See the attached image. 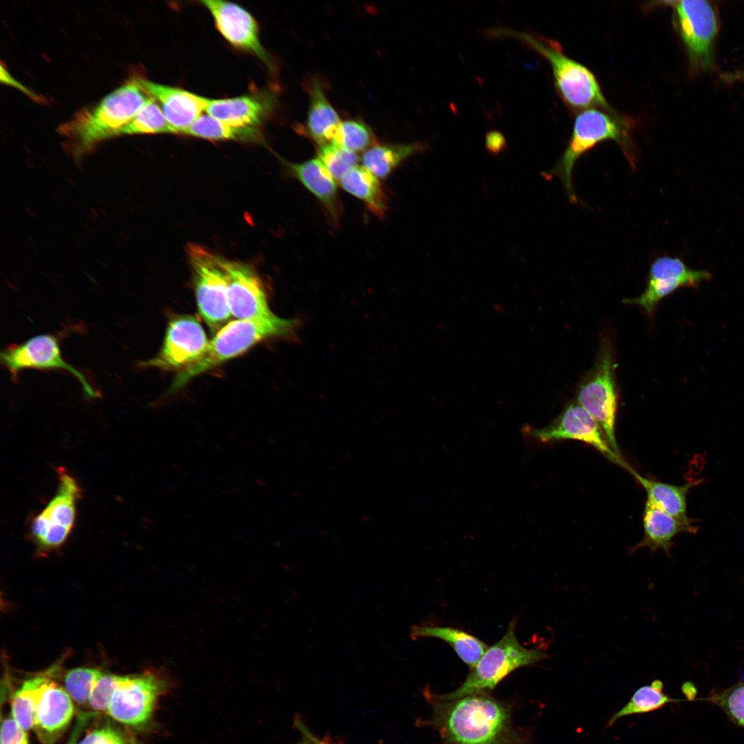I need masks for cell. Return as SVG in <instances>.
<instances>
[{"label": "cell", "instance_id": "obj_1", "mask_svg": "<svg viewBox=\"0 0 744 744\" xmlns=\"http://www.w3.org/2000/svg\"><path fill=\"white\" fill-rule=\"evenodd\" d=\"M489 694L444 700L425 688L432 714L417 723L433 728L444 744H528L529 733L513 723L512 705Z\"/></svg>", "mask_w": 744, "mask_h": 744}, {"label": "cell", "instance_id": "obj_2", "mask_svg": "<svg viewBox=\"0 0 744 744\" xmlns=\"http://www.w3.org/2000/svg\"><path fill=\"white\" fill-rule=\"evenodd\" d=\"M490 34L519 39L546 59L552 68L557 93L572 111L579 112L591 108L614 111L604 96L595 74L567 56L557 41L536 33L506 28L493 29Z\"/></svg>", "mask_w": 744, "mask_h": 744}, {"label": "cell", "instance_id": "obj_3", "mask_svg": "<svg viewBox=\"0 0 744 744\" xmlns=\"http://www.w3.org/2000/svg\"><path fill=\"white\" fill-rule=\"evenodd\" d=\"M149 98L132 78L97 104L79 111L58 131L77 149H88L103 140L118 136Z\"/></svg>", "mask_w": 744, "mask_h": 744}, {"label": "cell", "instance_id": "obj_4", "mask_svg": "<svg viewBox=\"0 0 744 744\" xmlns=\"http://www.w3.org/2000/svg\"><path fill=\"white\" fill-rule=\"evenodd\" d=\"M630 122L616 111L591 108L577 112L572 132L557 163L544 176L560 179L572 203H577L572 174L579 158L597 145L608 140L616 141L630 165H635L636 154L630 137Z\"/></svg>", "mask_w": 744, "mask_h": 744}, {"label": "cell", "instance_id": "obj_5", "mask_svg": "<svg viewBox=\"0 0 744 744\" xmlns=\"http://www.w3.org/2000/svg\"><path fill=\"white\" fill-rule=\"evenodd\" d=\"M296 324L295 320L280 318L275 314L227 323L209 342L201 358L178 373L170 391H177L197 375L238 356L261 341L290 335Z\"/></svg>", "mask_w": 744, "mask_h": 744}, {"label": "cell", "instance_id": "obj_6", "mask_svg": "<svg viewBox=\"0 0 744 744\" xmlns=\"http://www.w3.org/2000/svg\"><path fill=\"white\" fill-rule=\"evenodd\" d=\"M516 623V619L510 622L504 635L488 648L457 689L448 694H435L436 696L449 700L473 694L490 693L517 669L548 659V654L543 650L527 648L519 642L515 634Z\"/></svg>", "mask_w": 744, "mask_h": 744}, {"label": "cell", "instance_id": "obj_7", "mask_svg": "<svg viewBox=\"0 0 744 744\" xmlns=\"http://www.w3.org/2000/svg\"><path fill=\"white\" fill-rule=\"evenodd\" d=\"M187 256L199 313L211 331L230 318L225 258L200 245L190 244Z\"/></svg>", "mask_w": 744, "mask_h": 744}, {"label": "cell", "instance_id": "obj_8", "mask_svg": "<svg viewBox=\"0 0 744 744\" xmlns=\"http://www.w3.org/2000/svg\"><path fill=\"white\" fill-rule=\"evenodd\" d=\"M576 401L595 420L613 451L621 456L614 432L617 391L609 341H603L595 364L579 385Z\"/></svg>", "mask_w": 744, "mask_h": 744}, {"label": "cell", "instance_id": "obj_9", "mask_svg": "<svg viewBox=\"0 0 744 744\" xmlns=\"http://www.w3.org/2000/svg\"><path fill=\"white\" fill-rule=\"evenodd\" d=\"M169 687V679L160 672L121 675L106 714L126 727L136 730L148 729L159 698Z\"/></svg>", "mask_w": 744, "mask_h": 744}, {"label": "cell", "instance_id": "obj_10", "mask_svg": "<svg viewBox=\"0 0 744 744\" xmlns=\"http://www.w3.org/2000/svg\"><path fill=\"white\" fill-rule=\"evenodd\" d=\"M58 486L55 495L34 515L30 533L42 550L57 548L70 536L76 522L77 504L82 490L77 480L65 468L58 470Z\"/></svg>", "mask_w": 744, "mask_h": 744}, {"label": "cell", "instance_id": "obj_11", "mask_svg": "<svg viewBox=\"0 0 744 744\" xmlns=\"http://www.w3.org/2000/svg\"><path fill=\"white\" fill-rule=\"evenodd\" d=\"M521 433L527 446L564 440L581 441L594 447L612 462L628 471L630 468L623 457L613 451L595 420L577 401L569 404L548 426L537 428L526 425Z\"/></svg>", "mask_w": 744, "mask_h": 744}, {"label": "cell", "instance_id": "obj_12", "mask_svg": "<svg viewBox=\"0 0 744 744\" xmlns=\"http://www.w3.org/2000/svg\"><path fill=\"white\" fill-rule=\"evenodd\" d=\"M673 8L678 31L692 65L699 70L714 67V42L718 22L715 10L704 0L667 1Z\"/></svg>", "mask_w": 744, "mask_h": 744}, {"label": "cell", "instance_id": "obj_13", "mask_svg": "<svg viewBox=\"0 0 744 744\" xmlns=\"http://www.w3.org/2000/svg\"><path fill=\"white\" fill-rule=\"evenodd\" d=\"M0 360L14 380L24 369L63 370L78 379L87 399L99 397L85 375L63 358L59 340L54 335H39L20 344L11 345L1 352Z\"/></svg>", "mask_w": 744, "mask_h": 744}, {"label": "cell", "instance_id": "obj_14", "mask_svg": "<svg viewBox=\"0 0 744 744\" xmlns=\"http://www.w3.org/2000/svg\"><path fill=\"white\" fill-rule=\"evenodd\" d=\"M208 343L202 325L195 318L179 316L169 321L160 351L154 358L139 362L138 366L182 371L201 358Z\"/></svg>", "mask_w": 744, "mask_h": 744}, {"label": "cell", "instance_id": "obj_15", "mask_svg": "<svg viewBox=\"0 0 744 744\" xmlns=\"http://www.w3.org/2000/svg\"><path fill=\"white\" fill-rule=\"evenodd\" d=\"M712 277L706 270L690 269L678 257L659 256L651 263L643 292L623 302L639 306L652 316L657 304L665 296L681 287L696 288Z\"/></svg>", "mask_w": 744, "mask_h": 744}, {"label": "cell", "instance_id": "obj_16", "mask_svg": "<svg viewBox=\"0 0 744 744\" xmlns=\"http://www.w3.org/2000/svg\"><path fill=\"white\" fill-rule=\"evenodd\" d=\"M200 3L209 10L217 30L228 43L253 54L270 70L274 69L273 61L260 43L258 23L247 10L221 0H203Z\"/></svg>", "mask_w": 744, "mask_h": 744}, {"label": "cell", "instance_id": "obj_17", "mask_svg": "<svg viewBox=\"0 0 744 744\" xmlns=\"http://www.w3.org/2000/svg\"><path fill=\"white\" fill-rule=\"evenodd\" d=\"M228 302L232 316L239 319L270 317L265 287L257 271L249 264L225 258Z\"/></svg>", "mask_w": 744, "mask_h": 744}, {"label": "cell", "instance_id": "obj_18", "mask_svg": "<svg viewBox=\"0 0 744 744\" xmlns=\"http://www.w3.org/2000/svg\"><path fill=\"white\" fill-rule=\"evenodd\" d=\"M74 714V701L64 688L52 681L41 686L34 710L32 729L41 744H55Z\"/></svg>", "mask_w": 744, "mask_h": 744}, {"label": "cell", "instance_id": "obj_19", "mask_svg": "<svg viewBox=\"0 0 744 744\" xmlns=\"http://www.w3.org/2000/svg\"><path fill=\"white\" fill-rule=\"evenodd\" d=\"M134 79L142 90L158 103L172 128V134L182 135L206 110L209 99L143 77Z\"/></svg>", "mask_w": 744, "mask_h": 744}, {"label": "cell", "instance_id": "obj_20", "mask_svg": "<svg viewBox=\"0 0 744 744\" xmlns=\"http://www.w3.org/2000/svg\"><path fill=\"white\" fill-rule=\"evenodd\" d=\"M276 105L275 94L265 90L233 98L209 99L205 112L229 125L259 127L272 114Z\"/></svg>", "mask_w": 744, "mask_h": 744}, {"label": "cell", "instance_id": "obj_21", "mask_svg": "<svg viewBox=\"0 0 744 744\" xmlns=\"http://www.w3.org/2000/svg\"><path fill=\"white\" fill-rule=\"evenodd\" d=\"M288 171L296 178L323 206L332 224L336 225L342 213L335 180L318 158L302 163H287Z\"/></svg>", "mask_w": 744, "mask_h": 744}, {"label": "cell", "instance_id": "obj_22", "mask_svg": "<svg viewBox=\"0 0 744 744\" xmlns=\"http://www.w3.org/2000/svg\"><path fill=\"white\" fill-rule=\"evenodd\" d=\"M305 88L309 96L305 125L300 132L319 147L331 143L340 123L339 116L329 101L320 81L311 78Z\"/></svg>", "mask_w": 744, "mask_h": 744}, {"label": "cell", "instance_id": "obj_23", "mask_svg": "<svg viewBox=\"0 0 744 744\" xmlns=\"http://www.w3.org/2000/svg\"><path fill=\"white\" fill-rule=\"evenodd\" d=\"M643 537L630 551L634 552L641 548H648L654 552L662 548L669 555L675 536L683 532H695V526L683 524L663 511L651 502L646 501L643 515Z\"/></svg>", "mask_w": 744, "mask_h": 744}, {"label": "cell", "instance_id": "obj_24", "mask_svg": "<svg viewBox=\"0 0 744 744\" xmlns=\"http://www.w3.org/2000/svg\"><path fill=\"white\" fill-rule=\"evenodd\" d=\"M410 637L413 640L420 638H437L450 645L460 659L469 669L478 662L488 646L473 635L462 630L448 627L435 626L424 623L411 627Z\"/></svg>", "mask_w": 744, "mask_h": 744}, {"label": "cell", "instance_id": "obj_25", "mask_svg": "<svg viewBox=\"0 0 744 744\" xmlns=\"http://www.w3.org/2000/svg\"><path fill=\"white\" fill-rule=\"evenodd\" d=\"M639 482L647 493V501L651 502L665 513L680 522L692 526L694 520L687 515L686 495L694 485L687 483L675 486L647 478L639 474L632 468L628 471Z\"/></svg>", "mask_w": 744, "mask_h": 744}, {"label": "cell", "instance_id": "obj_26", "mask_svg": "<svg viewBox=\"0 0 744 744\" xmlns=\"http://www.w3.org/2000/svg\"><path fill=\"white\" fill-rule=\"evenodd\" d=\"M427 148L426 144L420 142L376 143L364 151L361 162L377 178L384 179L404 161Z\"/></svg>", "mask_w": 744, "mask_h": 744}, {"label": "cell", "instance_id": "obj_27", "mask_svg": "<svg viewBox=\"0 0 744 744\" xmlns=\"http://www.w3.org/2000/svg\"><path fill=\"white\" fill-rule=\"evenodd\" d=\"M346 192L360 199L375 216L382 218L388 209V198L375 175L363 166L355 165L339 181Z\"/></svg>", "mask_w": 744, "mask_h": 744}, {"label": "cell", "instance_id": "obj_28", "mask_svg": "<svg viewBox=\"0 0 744 744\" xmlns=\"http://www.w3.org/2000/svg\"><path fill=\"white\" fill-rule=\"evenodd\" d=\"M182 135L209 141H237L260 143L263 141L259 127H237L218 121L207 114L200 115Z\"/></svg>", "mask_w": 744, "mask_h": 744}, {"label": "cell", "instance_id": "obj_29", "mask_svg": "<svg viewBox=\"0 0 744 744\" xmlns=\"http://www.w3.org/2000/svg\"><path fill=\"white\" fill-rule=\"evenodd\" d=\"M57 669L58 666H53L25 680L14 694L11 701V715L25 731L32 729L35 706L42 685L54 677Z\"/></svg>", "mask_w": 744, "mask_h": 744}, {"label": "cell", "instance_id": "obj_30", "mask_svg": "<svg viewBox=\"0 0 744 744\" xmlns=\"http://www.w3.org/2000/svg\"><path fill=\"white\" fill-rule=\"evenodd\" d=\"M663 686L660 680L655 679L650 685L638 688L628 703L610 718L607 727L612 726L623 717L656 711L669 703L676 701L663 692Z\"/></svg>", "mask_w": 744, "mask_h": 744}, {"label": "cell", "instance_id": "obj_31", "mask_svg": "<svg viewBox=\"0 0 744 744\" xmlns=\"http://www.w3.org/2000/svg\"><path fill=\"white\" fill-rule=\"evenodd\" d=\"M171 133L158 103L149 98L135 116L121 130L119 135Z\"/></svg>", "mask_w": 744, "mask_h": 744}, {"label": "cell", "instance_id": "obj_32", "mask_svg": "<svg viewBox=\"0 0 744 744\" xmlns=\"http://www.w3.org/2000/svg\"><path fill=\"white\" fill-rule=\"evenodd\" d=\"M373 131L364 121L347 119L340 121L331 143L354 153L366 150L376 144Z\"/></svg>", "mask_w": 744, "mask_h": 744}, {"label": "cell", "instance_id": "obj_33", "mask_svg": "<svg viewBox=\"0 0 744 744\" xmlns=\"http://www.w3.org/2000/svg\"><path fill=\"white\" fill-rule=\"evenodd\" d=\"M102 674L99 669L91 668L69 670L63 677L64 688L74 702L88 705L92 688Z\"/></svg>", "mask_w": 744, "mask_h": 744}, {"label": "cell", "instance_id": "obj_34", "mask_svg": "<svg viewBox=\"0 0 744 744\" xmlns=\"http://www.w3.org/2000/svg\"><path fill=\"white\" fill-rule=\"evenodd\" d=\"M318 158L335 180H338L358 161L356 153L333 143L319 147Z\"/></svg>", "mask_w": 744, "mask_h": 744}, {"label": "cell", "instance_id": "obj_35", "mask_svg": "<svg viewBox=\"0 0 744 744\" xmlns=\"http://www.w3.org/2000/svg\"><path fill=\"white\" fill-rule=\"evenodd\" d=\"M707 701L719 707L732 723L744 727V682L712 692Z\"/></svg>", "mask_w": 744, "mask_h": 744}, {"label": "cell", "instance_id": "obj_36", "mask_svg": "<svg viewBox=\"0 0 744 744\" xmlns=\"http://www.w3.org/2000/svg\"><path fill=\"white\" fill-rule=\"evenodd\" d=\"M76 744H143L116 723L104 721L91 728Z\"/></svg>", "mask_w": 744, "mask_h": 744}, {"label": "cell", "instance_id": "obj_37", "mask_svg": "<svg viewBox=\"0 0 744 744\" xmlns=\"http://www.w3.org/2000/svg\"><path fill=\"white\" fill-rule=\"evenodd\" d=\"M121 675L103 673L95 682L89 699L88 706L92 712H107L109 703L116 690Z\"/></svg>", "mask_w": 744, "mask_h": 744}, {"label": "cell", "instance_id": "obj_38", "mask_svg": "<svg viewBox=\"0 0 744 744\" xmlns=\"http://www.w3.org/2000/svg\"><path fill=\"white\" fill-rule=\"evenodd\" d=\"M26 732L10 715L1 723V744H29Z\"/></svg>", "mask_w": 744, "mask_h": 744}, {"label": "cell", "instance_id": "obj_39", "mask_svg": "<svg viewBox=\"0 0 744 744\" xmlns=\"http://www.w3.org/2000/svg\"><path fill=\"white\" fill-rule=\"evenodd\" d=\"M99 714L94 712H83L76 719L72 732L65 744H76L88 723Z\"/></svg>", "mask_w": 744, "mask_h": 744}, {"label": "cell", "instance_id": "obj_40", "mask_svg": "<svg viewBox=\"0 0 744 744\" xmlns=\"http://www.w3.org/2000/svg\"><path fill=\"white\" fill-rule=\"evenodd\" d=\"M485 146L490 154L497 155L506 149L507 142L501 132L490 131L486 135Z\"/></svg>", "mask_w": 744, "mask_h": 744}, {"label": "cell", "instance_id": "obj_41", "mask_svg": "<svg viewBox=\"0 0 744 744\" xmlns=\"http://www.w3.org/2000/svg\"><path fill=\"white\" fill-rule=\"evenodd\" d=\"M0 79H1V83H6L7 85H9L10 86H13V87L17 88V89H19L20 91L23 92L28 96H29L30 98L32 99L33 100H34V101H36L37 102H41V101H45V99H43V98L40 97L36 93L32 92L30 90H29L28 88L25 87L20 82L17 81L14 78H13L10 75V74L8 72V71L6 70V68H5V67L2 64L1 65Z\"/></svg>", "mask_w": 744, "mask_h": 744}, {"label": "cell", "instance_id": "obj_42", "mask_svg": "<svg viewBox=\"0 0 744 744\" xmlns=\"http://www.w3.org/2000/svg\"><path fill=\"white\" fill-rule=\"evenodd\" d=\"M294 727L301 734V739L298 744H319L316 741V736L309 729L301 717L295 718Z\"/></svg>", "mask_w": 744, "mask_h": 744}, {"label": "cell", "instance_id": "obj_43", "mask_svg": "<svg viewBox=\"0 0 744 744\" xmlns=\"http://www.w3.org/2000/svg\"><path fill=\"white\" fill-rule=\"evenodd\" d=\"M727 81H744V71L737 72L723 76Z\"/></svg>", "mask_w": 744, "mask_h": 744}, {"label": "cell", "instance_id": "obj_44", "mask_svg": "<svg viewBox=\"0 0 744 744\" xmlns=\"http://www.w3.org/2000/svg\"><path fill=\"white\" fill-rule=\"evenodd\" d=\"M316 741L319 744H333L326 739H320L316 736Z\"/></svg>", "mask_w": 744, "mask_h": 744}]
</instances>
